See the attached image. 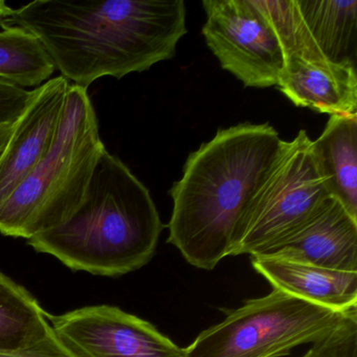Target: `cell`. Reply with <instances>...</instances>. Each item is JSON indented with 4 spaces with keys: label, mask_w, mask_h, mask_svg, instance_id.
Listing matches in <instances>:
<instances>
[{
    "label": "cell",
    "mask_w": 357,
    "mask_h": 357,
    "mask_svg": "<svg viewBox=\"0 0 357 357\" xmlns=\"http://www.w3.org/2000/svg\"><path fill=\"white\" fill-rule=\"evenodd\" d=\"M13 24L35 35L61 76L84 89L172 59L188 32L183 0H35L15 10Z\"/></svg>",
    "instance_id": "6da1fadb"
},
{
    "label": "cell",
    "mask_w": 357,
    "mask_h": 357,
    "mask_svg": "<svg viewBox=\"0 0 357 357\" xmlns=\"http://www.w3.org/2000/svg\"><path fill=\"white\" fill-rule=\"evenodd\" d=\"M286 145L267 123L219 129L188 156L183 177L169 191L168 243L206 271L234 256L250 202Z\"/></svg>",
    "instance_id": "7a4b0ae2"
},
{
    "label": "cell",
    "mask_w": 357,
    "mask_h": 357,
    "mask_svg": "<svg viewBox=\"0 0 357 357\" xmlns=\"http://www.w3.org/2000/svg\"><path fill=\"white\" fill-rule=\"evenodd\" d=\"M164 229L149 190L105 148L76 211L28 242L74 271L119 277L151 261Z\"/></svg>",
    "instance_id": "3957f363"
},
{
    "label": "cell",
    "mask_w": 357,
    "mask_h": 357,
    "mask_svg": "<svg viewBox=\"0 0 357 357\" xmlns=\"http://www.w3.org/2000/svg\"><path fill=\"white\" fill-rule=\"evenodd\" d=\"M104 149L87 89L70 84L53 145L0 206V233L29 240L66 221L82 202Z\"/></svg>",
    "instance_id": "277c9868"
},
{
    "label": "cell",
    "mask_w": 357,
    "mask_h": 357,
    "mask_svg": "<svg viewBox=\"0 0 357 357\" xmlns=\"http://www.w3.org/2000/svg\"><path fill=\"white\" fill-rule=\"evenodd\" d=\"M351 310L326 308L273 288L202 331L185 348V357L287 356L298 344L328 335Z\"/></svg>",
    "instance_id": "5b68a950"
},
{
    "label": "cell",
    "mask_w": 357,
    "mask_h": 357,
    "mask_svg": "<svg viewBox=\"0 0 357 357\" xmlns=\"http://www.w3.org/2000/svg\"><path fill=\"white\" fill-rule=\"evenodd\" d=\"M332 198L312 153V139L301 130L255 194L234 256L268 250L312 218Z\"/></svg>",
    "instance_id": "8992f818"
},
{
    "label": "cell",
    "mask_w": 357,
    "mask_h": 357,
    "mask_svg": "<svg viewBox=\"0 0 357 357\" xmlns=\"http://www.w3.org/2000/svg\"><path fill=\"white\" fill-rule=\"evenodd\" d=\"M202 35L221 68L244 87L278 86L285 56L252 0H204Z\"/></svg>",
    "instance_id": "52a82bcc"
},
{
    "label": "cell",
    "mask_w": 357,
    "mask_h": 357,
    "mask_svg": "<svg viewBox=\"0 0 357 357\" xmlns=\"http://www.w3.org/2000/svg\"><path fill=\"white\" fill-rule=\"evenodd\" d=\"M49 319L77 357H185V349L151 323L118 307H84Z\"/></svg>",
    "instance_id": "ba28073f"
},
{
    "label": "cell",
    "mask_w": 357,
    "mask_h": 357,
    "mask_svg": "<svg viewBox=\"0 0 357 357\" xmlns=\"http://www.w3.org/2000/svg\"><path fill=\"white\" fill-rule=\"evenodd\" d=\"M70 83L55 77L34 89L0 155V206L36 168L53 145L61 124Z\"/></svg>",
    "instance_id": "9c48e42d"
},
{
    "label": "cell",
    "mask_w": 357,
    "mask_h": 357,
    "mask_svg": "<svg viewBox=\"0 0 357 357\" xmlns=\"http://www.w3.org/2000/svg\"><path fill=\"white\" fill-rule=\"evenodd\" d=\"M258 256L357 273V219L335 198L300 229Z\"/></svg>",
    "instance_id": "30bf717a"
},
{
    "label": "cell",
    "mask_w": 357,
    "mask_h": 357,
    "mask_svg": "<svg viewBox=\"0 0 357 357\" xmlns=\"http://www.w3.org/2000/svg\"><path fill=\"white\" fill-rule=\"evenodd\" d=\"M278 87L298 107L330 116H357L354 64L289 58Z\"/></svg>",
    "instance_id": "8fae6325"
},
{
    "label": "cell",
    "mask_w": 357,
    "mask_h": 357,
    "mask_svg": "<svg viewBox=\"0 0 357 357\" xmlns=\"http://www.w3.org/2000/svg\"><path fill=\"white\" fill-rule=\"evenodd\" d=\"M255 271L273 288L334 310L357 308V273L269 256L250 257Z\"/></svg>",
    "instance_id": "7c38bea8"
},
{
    "label": "cell",
    "mask_w": 357,
    "mask_h": 357,
    "mask_svg": "<svg viewBox=\"0 0 357 357\" xmlns=\"http://www.w3.org/2000/svg\"><path fill=\"white\" fill-rule=\"evenodd\" d=\"M312 153L332 197L357 219V116H330Z\"/></svg>",
    "instance_id": "4fadbf2b"
},
{
    "label": "cell",
    "mask_w": 357,
    "mask_h": 357,
    "mask_svg": "<svg viewBox=\"0 0 357 357\" xmlns=\"http://www.w3.org/2000/svg\"><path fill=\"white\" fill-rule=\"evenodd\" d=\"M301 15L328 61H356V0H296Z\"/></svg>",
    "instance_id": "5bb4252c"
},
{
    "label": "cell",
    "mask_w": 357,
    "mask_h": 357,
    "mask_svg": "<svg viewBox=\"0 0 357 357\" xmlns=\"http://www.w3.org/2000/svg\"><path fill=\"white\" fill-rule=\"evenodd\" d=\"M51 328L49 314L36 298L0 271V352L26 348Z\"/></svg>",
    "instance_id": "9a60e30c"
},
{
    "label": "cell",
    "mask_w": 357,
    "mask_h": 357,
    "mask_svg": "<svg viewBox=\"0 0 357 357\" xmlns=\"http://www.w3.org/2000/svg\"><path fill=\"white\" fill-rule=\"evenodd\" d=\"M55 72L53 60L35 35L18 26L0 30V81L37 89Z\"/></svg>",
    "instance_id": "2e32d148"
},
{
    "label": "cell",
    "mask_w": 357,
    "mask_h": 357,
    "mask_svg": "<svg viewBox=\"0 0 357 357\" xmlns=\"http://www.w3.org/2000/svg\"><path fill=\"white\" fill-rule=\"evenodd\" d=\"M252 1L277 37L283 50L285 61L289 58L315 61L326 60L301 15L296 0Z\"/></svg>",
    "instance_id": "e0dca14e"
},
{
    "label": "cell",
    "mask_w": 357,
    "mask_h": 357,
    "mask_svg": "<svg viewBox=\"0 0 357 357\" xmlns=\"http://www.w3.org/2000/svg\"><path fill=\"white\" fill-rule=\"evenodd\" d=\"M303 357H357V309L305 353Z\"/></svg>",
    "instance_id": "ac0fdd59"
},
{
    "label": "cell",
    "mask_w": 357,
    "mask_h": 357,
    "mask_svg": "<svg viewBox=\"0 0 357 357\" xmlns=\"http://www.w3.org/2000/svg\"><path fill=\"white\" fill-rule=\"evenodd\" d=\"M34 89H22L0 81V126L15 125L32 101Z\"/></svg>",
    "instance_id": "d6986e66"
},
{
    "label": "cell",
    "mask_w": 357,
    "mask_h": 357,
    "mask_svg": "<svg viewBox=\"0 0 357 357\" xmlns=\"http://www.w3.org/2000/svg\"><path fill=\"white\" fill-rule=\"evenodd\" d=\"M0 357H77L59 338L53 329L38 342L26 348L11 352H0Z\"/></svg>",
    "instance_id": "ffe728a7"
},
{
    "label": "cell",
    "mask_w": 357,
    "mask_h": 357,
    "mask_svg": "<svg viewBox=\"0 0 357 357\" xmlns=\"http://www.w3.org/2000/svg\"><path fill=\"white\" fill-rule=\"evenodd\" d=\"M15 10L7 5L3 0H0V28L6 29L14 26L13 16Z\"/></svg>",
    "instance_id": "44dd1931"
},
{
    "label": "cell",
    "mask_w": 357,
    "mask_h": 357,
    "mask_svg": "<svg viewBox=\"0 0 357 357\" xmlns=\"http://www.w3.org/2000/svg\"><path fill=\"white\" fill-rule=\"evenodd\" d=\"M16 125V124H15ZM15 125H8V126H0V155L5 150L12 133H13Z\"/></svg>",
    "instance_id": "7402d4cb"
}]
</instances>
